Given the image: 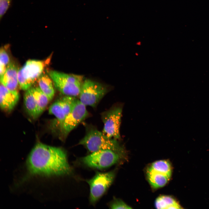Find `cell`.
<instances>
[{"instance_id": "6da1fadb", "label": "cell", "mask_w": 209, "mask_h": 209, "mask_svg": "<svg viewBox=\"0 0 209 209\" xmlns=\"http://www.w3.org/2000/svg\"><path fill=\"white\" fill-rule=\"evenodd\" d=\"M26 166L28 172L34 175L61 176L71 171L66 153L62 149L41 143L36 144L31 150Z\"/></svg>"}, {"instance_id": "7a4b0ae2", "label": "cell", "mask_w": 209, "mask_h": 209, "mask_svg": "<svg viewBox=\"0 0 209 209\" xmlns=\"http://www.w3.org/2000/svg\"><path fill=\"white\" fill-rule=\"evenodd\" d=\"M79 144L85 146L90 152L102 150H110L120 155L122 149L116 139L105 137L96 129L91 128L80 141Z\"/></svg>"}, {"instance_id": "3957f363", "label": "cell", "mask_w": 209, "mask_h": 209, "mask_svg": "<svg viewBox=\"0 0 209 209\" xmlns=\"http://www.w3.org/2000/svg\"><path fill=\"white\" fill-rule=\"evenodd\" d=\"M51 57L44 61L30 60L18 70V78L20 88L26 91L37 80L46 66L49 63Z\"/></svg>"}, {"instance_id": "277c9868", "label": "cell", "mask_w": 209, "mask_h": 209, "mask_svg": "<svg viewBox=\"0 0 209 209\" xmlns=\"http://www.w3.org/2000/svg\"><path fill=\"white\" fill-rule=\"evenodd\" d=\"M48 75L56 88L65 96H79L83 82L79 77L55 71H50Z\"/></svg>"}, {"instance_id": "5b68a950", "label": "cell", "mask_w": 209, "mask_h": 209, "mask_svg": "<svg viewBox=\"0 0 209 209\" xmlns=\"http://www.w3.org/2000/svg\"><path fill=\"white\" fill-rule=\"evenodd\" d=\"M107 91V87L101 83L86 79L82 83L79 100L86 106L95 107Z\"/></svg>"}, {"instance_id": "8992f818", "label": "cell", "mask_w": 209, "mask_h": 209, "mask_svg": "<svg viewBox=\"0 0 209 209\" xmlns=\"http://www.w3.org/2000/svg\"><path fill=\"white\" fill-rule=\"evenodd\" d=\"M122 113V109L120 107H115L102 114L104 124L102 133L106 138L115 139L120 138V128Z\"/></svg>"}, {"instance_id": "52a82bcc", "label": "cell", "mask_w": 209, "mask_h": 209, "mask_svg": "<svg viewBox=\"0 0 209 209\" xmlns=\"http://www.w3.org/2000/svg\"><path fill=\"white\" fill-rule=\"evenodd\" d=\"M120 154L110 150L95 151L82 158V162L91 167L101 169L110 167L117 163Z\"/></svg>"}, {"instance_id": "ba28073f", "label": "cell", "mask_w": 209, "mask_h": 209, "mask_svg": "<svg viewBox=\"0 0 209 209\" xmlns=\"http://www.w3.org/2000/svg\"><path fill=\"white\" fill-rule=\"evenodd\" d=\"M114 176L115 174L112 171L97 172L87 181L90 187L91 203H95L104 194L112 183Z\"/></svg>"}, {"instance_id": "9c48e42d", "label": "cell", "mask_w": 209, "mask_h": 209, "mask_svg": "<svg viewBox=\"0 0 209 209\" xmlns=\"http://www.w3.org/2000/svg\"><path fill=\"white\" fill-rule=\"evenodd\" d=\"M88 114L86 106L77 99L60 129L64 136H66L85 118Z\"/></svg>"}, {"instance_id": "30bf717a", "label": "cell", "mask_w": 209, "mask_h": 209, "mask_svg": "<svg viewBox=\"0 0 209 209\" xmlns=\"http://www.w3.org/2000/svg\"><path fill=\"white\" fill-rule=\"evenodd\" d=\"M76 99L75 97L65 96L56 101L50 107L49 113L56 117L60 129Z\"/></svg>"}, {"instance_id": "8fae6325", "label": "cell", "mask_w": 209, "mask_h": 209, "mask_svg": "<svg viewBox=\"0 0 209 209\" xmlns=\"http://www.w3.org/2000/svg\"><path fill=\"white\" fill-rule=\"evenodd\" d=\"M0 106L5 111H11L15 107L19 98L17 90H10L1 83L0 87Z\"/></svg>"}, {"instance_id": "7c38bea8", "label": "cell", "mask_w": 209, "mask_h": 209, "mask_svg": "<svg viewBox=\"0 0 209 209\" xmlns=\"http://www.w3.org/2000/svg\"><path fill=\"white\" fill-rule=\"evenodd\" d=\"M18 70L16 64L10 62L4 74L0 76L1 83L10 90H17L19 85L18 78Z\"/></svg>"}, {"instance_id": "4fadbf2b", "label": "cell", "mask_w": 209, "mask_h": 209, "mask_svg": "<svg viewBox=\"0 0 209 209\" xmlns=\"http://www.w3.org/2000/svg\"><path fill=\"white\" fill-rule=\"evenodd\" d=\"M26 91L24 100L26 110L32 118L36 119L40 114L36 102L30 89Z\"/></svg>"}, {"instance_id": "5bb4252c", "label": "cell", "mask_w": 209, "mask_h": 209, "mask_svg": "<svg viewBox=\"0 0 209 209\" xmlns=\"http://www.w3.org/2000/svg\"><path fill=\"white\" fill-rule=\"evenodd\" d=\"M147 173L149 183L154 188L163 187L170 178L167 176L155 171L149 168L147 170Z\"/></svg>"}, {"instance_id": "9a60e30c", "label": "cell", "mask_w": 209, "mask_h": 209, "mask_svg": "<svg viewBox=\"0 0 209 209\" xmlns=\"http://www.w3.org/2000/svg\"><path fill=\"white\" fill-rule=\"evenodd\" d=\"M37 81L39 87L48 97L50 100H51L54 96L55 92L52 80L49 75L43 73Z\"/></svg>"}, {"instance_id": "2e32d148", "label": "cell", "mask_w": 209, "mask_h": 209, "mask_svg": "<svg viewBox=\"0 0 209 209\" xmlns=\"http://www.w3.org/2000/svg\"><path fill=\"white\" fill-rule=\"evenodd\" d=\"M155 206L157 209H180L181 206L172 197L167 195H161L156 200Z\"/></svg>"}, {"instance_id": "e0dca14e", "label": "cell", "mask_w": 209, "mask_h": 209, "mask_svg": "<svg viewBox=\"0 0 209 209\" xmlns=\"http://www.w3.org/2000/svg\"><path fill=\"white\" fill-rule=\"evenodd\" d=\"M30 89L35 99L40 115L45 109L50 100L39 87L31 88Z\"/></svg>"}, {"instance_id": "ac0fdd59", "label": "cell", "mask_w": 209, "mask_h": 209, "mask_svg": "<svg viewBox=\"0 0 209 209\" xmlns=\"http://www.w3.org/2000/svg\"><path fill=\"white\" fill-rule=\"evenodd\" d=\"M154 171L165 174L170 177L172 169L169 162L165 160H161L153 163L149 167Z\"/></svg>"}, {"instance_id": "d6986e66", "label": "cell", "mask_w": 209, "mask_h": 209, "mask_svg": "<svg viewBox=\"0 0 209 209\" xmlns=\"http://www.w3.org/2000/svg\"><path fill=\"white\" fill-rule=\"evenodd\" d=\"M9 55L5 49L3 47L0 50V74L2 76L5 73L9 63Z\"/></svg>"}, {"instance_id": "ffe728a7", "label": "cell", "mask_w": 209, "mask_h": 209, "mask_svg": "<svg viewBox=\"0 0 209 209\" xmlns=\"http://www.w3.org/2000/svg\"><path fill=\"white\" fill-rule=\"evenodd\" d=\"M110 206L112 209H131L130 206L121 200L116 199L113 201L110 204Z\"/></svg>"}, {"instance_id": "44dd1931", "label": "cell", "mask_w": 209, "mask_h": 209, "mask_svg": "<svg viewBox=\"0 0 209 209\" xmlns=\"http://www.w3.org/2000/svg\"><path fill=\"white\" fill-rule=\"evenodd\" d=\"M12 0H0V17L1 19L9 8Z\"/></svg>"}]
</instances>
